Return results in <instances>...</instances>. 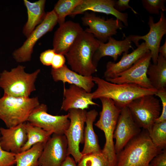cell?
Wrapping results in <instances>:
<instances>
[{
  "instance_id": "cell-19",
  "label": "cell",
  "mask_w": 166,
  "mask_h": 166,
  "mask_svg": "<svg viewBox=\"0 0 166 166\" xmlns=\"http://www.w3.org/2000/svg\"><path fill=\"white\" fill-rule=\"evenodd\" d=\"M0 144L2 149L15 154L21 152L27 138L24 123L10 128L0 127Z\"/></svg>"
},
{
  "instance_id": "cell-29",
  "label": "cell",
  "mask_w": 166,
  "mask_h": 166,
  "mask_svg": "<svg viewBox=\"0 0 166 166\" xmlns=\"http://www.w3.org/2000/svg\"><path fill=\"white\" fill-rule=\"evenodd\" d=\"M82 0H59L54 6L53 10L57 18L59 26L65 22V18L70 15Z\"/></svg>"
},
{
  "instance_id": "cell-34",
  "label": "cell",
  "mask_w": 166,
  "mask_h": 166,
  "mask_svg": "<svg viewBox=\"0 0 166 166\" xmlns=\"http://www.w3.org/2000/svg\"><path fill=\"white\" fill-rule=\"evenodd\" d=\"M149 166H166V148L162 150L152 158Z\"/></svg>"
},
{
  "instance_id": "cell-32",
  "label": "cell",
  "mask_w": 166,
  "mask_h": 166,
  "mask_svg": "<svg viewBox=\"0 0 166 166\" xmlns=\"http://www.w3.org/2000/svg\"><path fill=\"white\" fill-rule=\"evenodd\" d=\"M15 154L3 150L0 144V166H13L16 164Z\"/></svg>"
},
{
  "instance_id": "cell-31",
  "label": "cell",
  "mask_w": 166,
  "mask_h": 166,
  "mask_svg": "<svg viewBox=\"0 0 166 166\" xmlns=\"http://www.w3.org/2000/svg\"><path fill=\"white\" fill-rule=\"evenodd\" d=\"M165 0H142L144 8L150 14L159 15L160 11L166 10L164 4Z\"/></svg>"
},
{
  "instance_id": "cell-30",
  "label": "cell",
  "mask_w": 166,
  "mask_h": 166,
  "mask_svg": "<svg viewBox=\"0 0 166 166\" xmlns=\"http://www.w3.org/2000/svg\"><path fill=\"white\" fill-rule=\"evenodd\" d=\"M77 166H110L106 156L102 152L83 155Z\"/></svg>"
},
{
  "instance_id": "cell-38",
  "label": "cell",
  "mask_w": 166,
  "mask_h": 166,
  "mask_svg": "<svg viewBox=\"0 0 166 166\" xmlns=\"http://www.w3.org/2000/svg\"><path fill=\"white\" fill-rule=\"evenodd\" d=\"M74 159L68 156L61 166H77Z\"/></svg>"
},
{
  "instance_id": "cell-17",
  "label": "cell",
  "mask_w": 166,
  "mask_h": 166,
  "mask_svg": "<svg viewBox=\"0 0 166 166\" xmlns=\"http://www.w3.org/2000/svg\"><path fill=\"white\" fill-rule=\"evenodd\" d=\"M115 2L114 0H82L69 16L74 17L88 11L111 14L123 22L125 26H128V14L120 12L116 10L114 7Z\"/></svg>"
},
{
  "instance_id": "cell-41",
  "label": "cell",
  "mask_w": 166,
  "mask_h": 166,
  "mask_svg": "<svg viewBox=\"0 0 166 166\" xmlns=\"http://www.w3.org/2000/svg\"></svg>"
},
{
  "instance_id": "cell-13",
  "label": "cell",
  "mask_w": 166,
  "mask_h": 166,
  "mask_svg": "<svg viewBox=\"0 0 166 166\" xmlns=\"http://www.w3.org/2000/svg\"><path fill=\"white\" fill-rule=\"evenodd\" d=\"M141 131L134 120L128 107L121 109L113 135L116 140L114 147L116 154Z\"/></svg>"
},
{
  "instance_id": "cell-33",
  "label": "cell",
  "mask_w": 166,
  "mask_h": 166,
  "mask_svg": "<svg viewBox=\"0 0 166 166\" xmlns=\"http://www.w3.org/2000/svg\"><path fill=\"white\" fill-rule=\"evenodd\" d=\"M155 95L160 98L162 109L160 117L155 120V122H159L166 121V89L157 91Z\"/></svg>"
},
{
  "instance_id": "cell-7",
  "label": "cell",
  "mask_w": 166,
  "mask_h": 166,
  "mask_svg": "<svg viewBox=\"0 0 166 166\" xmlns=\"http://www.w3.org/2000/svg\"><path fill=\"white\" fill-rule=\"evenodd\" d=\"M154 95L141 96L132 101L127 106L136 124L148 131L160 116V101Z\"/></svg>"
},
{
  "instance_id": "cell-11",
  "label": "cell",
  "mask_w": 166,
  "mask_h": 166,
  "mask_svg": "<svg viewBox=\"0 0 166 166\" xmlns=\"http://www.w3.org/2000/svg\"><path fill=\"white\" fill-rule=\"evenodd\" d=\"M81 20L83 24L88 26L84 31L93 34L99 41L105 43L113 35H116L117 30L123 27L119 20L111 18L107 20L97 16L94 12L84 13Z\"/></svg>"
},
{
  "instance_id": "cell-22",
  "label": "cell",
  "mask_w": 166,
  "mask_h": 166,
  "mask_svg": "<svg viewBox=\"0 0 166 166\" xmlns=\"http://www.w3.org/2000/svg\"><path fill=\"white\" fill-rule=\"evenodd\" d=\"M51 74L54 81H61L80 87L88 93H91L95 83L93 76H84L69 69L65 64L57 69L52 68Z\"/></svg>"
},
{
  "instance_id": "cell-39",
  "label": "cell",
  "mask_w": 166,
  "mask_h": 166,
  "mask_svg": "<svg viewBox=\"0 0 166 166\" xmlns=\"http://www.w3.org/2000/svg\"><path fill=\"white\" fill-rule=\"evenodd\" d=\"M159 53L164 58H166V40L164 44L159 47Z\"/></svg>"
},
{
  "instance_id": "cell-36",
  "label": "cell",
  "mask_w": 166,
  "mask_h": 166,
  "mask_svg": "<svg viewBox=\"0 0 166 166\" xmlns=\"http://www.w3.org/2000/svg\"><path fill=\"white\" fill-rule=\"evenodd\" d=\"M65 60L64 55L56 53L53 57L51 65L52 68L57 69L62 67L65 65Z\"/></svg>"
},
{
  "instance_id": "cell-15",
  "label": "cell",
  "mask_w": 166,
  "mask_h": 166,
  "mask_svg": "<svg viewBox=\"0 0 166 166\" xmlns=\"http://www.w3.org/2000/svg\"><path fill=\"white\" fill-rule=\"evenodd\" d=\"M159 21L155 23L153 18L149 16L148 24L150 30L149 32L144 36L132 35V39L136 46L139 45V41H145L146 45L150 51L153 64H156L159 55V49L161 40L166 34V18L164 12L160 11Z\"/></svg>"
},
{
  "instance_id": "cell-40",
  "label": "cell",
  "mask_w": 166,
  "mask_h": 166,
  "mask_svg": "<svg viewBox=\"0 0 166 166\" xmlns=\"http://www.w3.org/2000/svg\"></svg>"
},
{
  "instance_id": "cell-27",
  "label": "cell",
  "mask_w": 166,
  "mask_h": 166,
  "mask_svg": "<svg viewBox=\"0 0 166 166\" xmlns=\"http://www.w3.org/2000/svg\"><path fill=\"white\" fill-rule=\"evenodd\" d=\"M45 144H35L29 149L15 155L16 166H39V158Z\"/></svg>"
},
{
  "instance_id": "cell-18",
  "label": "cell",
  "mask_w": 166,
  "mask_h": 166,
  "mask_svg": "<svg viewBox=\"0 0 166 166\" xmlns=\"http://www.w3.org/2000/svg\"><path fill=\"white\" fill-rule=\"evenodd\" d=\"M63 95L61 110L65 111L72 109H85L90 105H98L93 101L91 93L75 85H71L68 88H64Z\"/></svg>"
},
{
  "instance_id": "cell-35",
  "label": "cell",
  "mask_w": 166,
  "mask_h": 166,
  "mask_svg": "<svg viewBox=\"0 0 166 166\" xmlns=\"http://www.w3.org/2000/svg\"><path fill=\"white\" fill-rule=\"evenodd\" d=\"M56 53L53 49H49L42 52L40 56V60L44 65H51L53 57Z\"/></svg>"
},
{
  "instance_id": "cell-25",
  "label": "cell",
  "mask_w": 166,
  "mask_h": 166,
  "mask_svg": "<svg viewBox=\"0 0 166 166\" xmlns=\"http://www.w3.org/2000/svg\"><path fill=\"white\" fill-rule=\"evenodd\" d=\"M147 75L154 89L157 91L166 89V58L159 53L156 63L149 65Z\"/></svg>"
},
{
  "instance_id": "cell-37",
  "label": "cell",
  "mask_w": 166,
  "mask_h": 166,
  "mask_svg": "<svg viewBox=\"0 0 166 166\" xmlns=\"http://www.w3.org/2000/svg\"><path fill=\"white\" fill-rule=\"evenodd\" d=\"M129 0H115L114 7L117 11L121 12L129 8H130L136 14H138L129 5Z\"/></svg>"
},
{
  "instance_id": "cell-8",
  "label": "cell",
  "mask_w": 166,
  "mask_h": 166,
  "mask_svg": "<svg viewBox=\"0 0 166 166\" xmlns=\"http://www.w3.org/2000/svg\"><path fill=\"white\" fill-rule=\"evenodd\" d=\"M68 111L70 123L64 135L67 141L68 155H71L77 164L83 156L80 151L79 145L84 143V125L87 112L85 109H76Z\"/></svg>"
},
{
  "instance_id": "cell-26",
  "label": "cell",
  "mask_w": 166,
  "mask_h": 166,
  "mask_svg": "<svg viewBox=\"0 0 166 166\" xmlns=\"http://www.w3.org/2000/svg\"><path fill=\"white\" fill-rule=\"evenodd\" d=\"M27 139L21 148V152L28 150L38 143L45 144L53 133L35 126L28 121L24 123Z\"/></svg>"
},
{
  "instance_id": "cell-2",
  "label": "cell",
  "mask_w": 166,
  "mask_h": 166,
  "mask_svg": "<svg viewBox=\"0 0 166 166\" xmlns=\"http://www.w3.org/2000/svg\"><path fill=\"white\" fill-rule=\"evenodd\" d=\"M161 151L153 143L148 131L143 129L116 154L115 166H149Z\"/></svg>"
},
{
  "instance_id": "cell-20",
  "label": "cell",
  "mask_w": 166,
  "mask_h": 166,
  "mask_svg": "<svg viewBox=\"0 0 166 166\" xmlns=\"http://www.w3.org/2000/svg\"><path fill=\"white\" fill-rule=\"evenodd\" d=\"M132 36L130 35L125 39L119 41L111 37L109 38L107 43L99 41V46L93 57L94 65L97 67L99 61L103 57H111L116 61L123 53H128L129 50L132 48Z\"/></svg>"
},
{
  "instance_id": "cell-28",
  "label": "cell",
  "mask_w": 166,
  "mask_h": 166,
  "mask_svg": "<svg viewBox=\"0 0 166 166\" xmlns=\"http://www.w3.org/2000/svg\"><path fill=\"white\" fill-rule=\"evenodd\" d=\"M149 136L153 143L162 151L166 147V121L154 122L148 131Z\"/></svg>"
},
{
  "instance_id": "cell-24",
  "label": "cell",
  "mask_w": 166,
  "mask_h": 166,
  "mask_svg": "<svg viewBox=\"0 0 166 166\" xmlns=\"http://www.w3.org/2000/svg\"><path fill=\"white\" fill-rule=\"evenodd\" d=\"M98 115V113L95 109L87 112L85 122L86 125L84 130V145L81 152L83 155L102 152L98 137L93 128V124Z\"/></svg>"
},
{
  "instance_id": "cell-21",
  "label": "cell",
  "mask_w": 166,
  "mask_h": 166,
  "mask_svg": "<svg viewBox=\"0 0 166 166\" xmlns=\"http://www.w3.org/2000/svg\"><path fill=\"white\" fill-rule=\"evenodd\" d=\"M131 53H123L121 60L115 63L109 61L106 65L104 73L105 80L114 78L119 74L129 68L136 62L149 50L145 42L137 46Z\"/></svg>"
},
{
  "instance_id": "cell-9",
  "label": "cell",
  "mask_w": 166,
  "mask_h": 166,
  "mask_svg": "<svg viewBox=\"0 0 166 166\" xmlns=\"http://www.w3.org/2000/svg\"><path fill=\"white\" fill-rule=\"evenodd\" d=\"M57 23V18L53 10L47 12L43 22L31 33L22 46L13 53V56L18 62L30 61L34 46L44 35L51 31Z\"/></svg>"
},
{
  "instance_id": "cell-4",
  "label": "cell",
  "mask_w": 166,
  "mask_h": 166,
  "mask_svg": "<svg viewBox=\"0 0 166 166\" xmlns=\"http://www.w3.org/2000/svg\"><path fill=\"white\" fill-rule=\"evenodd\" d=\"M40 104L37 97H15L4 93L0 97V119L7 128L14 127L27 122Z\"/></svg>"
},
{
  "instance_id": "cell-5",
  "label": "cell",
  "mask_w": 166,
  "mask_h": 166,
  "mask_svg": "<svg viewBox=\"0 0 166 166\" xmlns=\"http://www.w3.org/2000/svg\"><path fill=\"white\" fill-rule=\"evenodd\" d=\"M25 67L18 65L0 73V87L4 93L15 97H28L36 90L35 83L40 72L38 69L31 73L25 72Z\"/></svg>"
},
{
  "instance_id": "cell-16",
  "label": "cell",
  "mask_w": 166,
  "mask_h": 166,
  "mask_svg": "<svg viewBox=\"0 0 166 166\" xmlns=\"http://www.w3.org/2000/svg\"><path fill=\"white\" fill-rule=\"evenodd\" d=\"M84 31L79 23L72 21L65 22L54 33L53 49L56 53L65 56Z\"/></svg>"
},
{
  "instance_id": "cell-12",
  "label": "cell",
  "mask_w": 166,
  "mask_h": 166,
  "mask_svg": "<svg viewBox=\"0 0 166 166\" xmlns=\"http://www.w3.org/2000/svg\"><path fill=\"white\" fill-rule=\"evenodd\" d=\"M151 59V53L149 50L128 69L114 78L105 80L115 84H134L144 88H153L147 75Z\"/></svg>"
},
{
  "instance_id": "cell-3",
  "label": "cell",
  "mask_w": 166,
  "mask_h": 166,
  "mask_svg": "<svg viewBox=\"0 0 166 166\" xmlns=\"http://www.w3.org/2000/svg\"><path fill=\"white\" fill-rule=\"evenodd\" d=\"M99 41L84 30L65 55L71 70L84 76H91L97 71L93 62Z\"/></svg>"
},
{
  "instance_id": "cell-1",
  "label": "cell",
  "mask_w": 166,
  "mask_h": 166,
  "mask_svg": "<svg viewBox=\"0 0 166 166\" xmlns=\"http://www.w3.org/2000/svg\"><path fill=\"white\" fill-rule=\"evenodd\" d=\"M93 81L97 88L92 93L93 99L109 98L120 109L141 96L155 95L157 91L154 88H144L134 84L114 83L97 77H93Z\"/></svg>"
},
{
  "instance_id": "cell-23",
  "label": "cell",
  "mask_w": 166,
  "mask_h": 166,
  "mask_svg": "<svg viewBox=\"0 0 166 166\" xmlns=\"http://www.w3.org/2000/svg\"><path fill=\"white\" fill-rule=\"evenodd\" d=\"M23 1L27 10L28 19L22 32L27 38L36 27L40 24L45 19L46 14L44 10L46 1L39 0L34 2L27 0Z\"/></svg>"
},
{
  "instance_id": "cell-10",
  "label": "cell",
  "mask_w": 166,
  "mask_h": 166,
  "mask_svg": "<svg viewBox=\"0 0 166 166\" xmlns=\"http://www.w3.org/2000/svg\"><path fill=\"white\" fill-rule=\"evenodd\" d=\"M47 109L46 105L40 104L32 112L27 121L45 131L64 134L70 124L68 114L53 115L47 113Z\"/></svg>"
},
{
  "instance_id": "cell-14",
  "label": "cell",
  "mask_w": 166,
  "mask_h": 166,
  "mask_svg": "<svg viewBox=\"0 0 166 166\" xmlns=\"http://www.w3.org/2000/svg\"><path fill=\"white\" fill-rule=\"evenodd\" d=\"M68 143L64 134L53 133L45 145L39 166H61L67 156Z\"/></svg>"
},
{
  "instance_id": "cell-6",
  "label": "cell",
  "mask_w": 166,
  "mask_h": 166,
  "mask_svg": "<svg viewBox=\"0 0 166 166\" xmlns=\"http://www.w3.org/2000/svg\"><path fill=\"white\" fill-rule=\"evenodd\" d=\"M102 105L99 120L94 124L104 132L105 142L102 152L106 156L110 166H115L116 154L115 152L113 135L121 109L111 99L107 98L99 99Z\"/></svg>"
}]
</instances>
